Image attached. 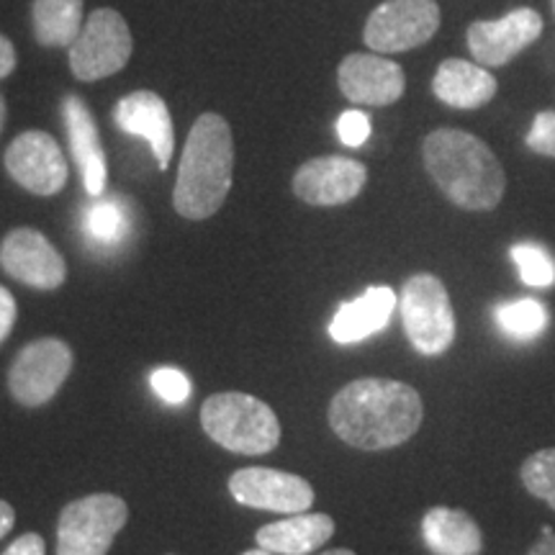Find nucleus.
<instances>
[{"label":"nucleus","mask_w":555,"mask_h":555,"mask_svg":"<svg viewBox=\"0 0 555 555\" xmlns=\"http://www.w3.org/2000/svg\"><path fill=\"white\" fill-rule=\"evenodd\" d=\"M425 406L409 384L393 378H360L330 404V425L347 446L388 450L406 442L422 425Z\"/></svg>","instance_id":"1"},{"label":"nucleus","mask_w":555,"mask_h":555,"mask_svg":"<svg viewBox=\"0 0 555 555\" xmlns=\"http://www.w3.org/2000/svg\"><path fill=\"white\" fill-rule=\"evenodd\" d=\"M425 168L446 196L466 211H491L504 196L506 176L499 157L463 129H437L422 144Z\"/></svg>","instance_id":"2"},{"label":"nucleus","mask_w":555,"mask_h":555,"mask_svg":"<svg viewBox=\"0 0 555 555\" xmlns=\"http://www.w3.org/2000/svg\"><path fill=\"white\" fill-rule=\"evenodd\" d=\"M234 172L232 129L219 114H204L185 139L172 204L180 217H214L229 196Z\"/></svg>","instance_id":"3"},{"label":"nucleus","mask_w":555,"mask_h":555,"mask_svg":"<svg viewBox=\"0 0 555 555\" xmlns=\"http://www.w3.org/2000/svg\"><path fill=\"white\" fill-rule=\"evenodd\" d=\"M201 425L217 446L240 455H266L281 442V422L273 409L240 391L206 399Z\"/></svg>","instance_id":"4"},{"label":"nucleus","mask_w":555,"mask_h":555,"mask_svg":"<svg viewBox=\"0 0 555 555\" xmlns=\"http://www.w3.org/2000/svg\"><path fill=\"white\" fill-rule=\"evenodd\" d=\"M401 322L420 356H442L455 339V314L448 288L433 273H416L401 288Z\"/></svg>","instance_id":"5"},{"label":"nucleus","mask_w":555,"mask_h":555,"mask_svg":"<svg viewBox=\"0 0 555 555\" xmlns=\"http://www.w3.org/2000/svg\"><path fill=\"white\" fill-rule=\"evenodd\" d=\"M129 519L116 494H90L67 504L57 525V555H106Z\"/></svg>","instance_id":"6"},{"label":"nucleus","mask_w":555,"mask_h":555,"mask_svg":"<svg viewBox=\"0 0 555 555\" xmlns=\"http://www.w3.org/2000/svg\"><path fill=\"white\" fill-rule=\"evenodd\" d=\"M131 50L134 41L121 13L99 9L90 13L78 39L69 44V69L78 80H103L127 67Z\"/></svg>","instance_id":"7"},{"label":"nucleus","mask_w":555,"mask_h":555,"mask_svg":"<svg viewBox=\"0 0 555 555\" xmlns=\"http://www.w3.org/2000/svg\"><path fill=\"white\" fill-rule=\"evenodd\" d=\"M440 29V5L435 0H386L367 16L365 44L378 54L414 50Z\"/></svg>","instance_id":"8"},{"label":"nucleus","mask_w":555,"mask_h":555,"mask_svg":"<svg viewBox=\"0 0 555 555\" xmlns=\"http://www.w3.org/2000/svg\"><path fill=\"white\" fill-rule=\"evenodd\" d=\"M73 360V350L62 339L44 337L26 345L11 365V397L24 406L47 404L67 380Z\"/></svg>","instance_id":"9"},{"label":"nucleus","mask_w":555,"mask_h":555,"mask_svg":"<svg viewBox=\"0 0 555 555\" xmlns=\"http://www.w3.org/2000/svg\"><path fill=\"white\" fill-rule=\"evenodd\" d=\"M5 170L34 196H54L67 183V159L47 131H24L5 150Z\"/></svg>","instance_id":"10"},{"label":"nucleus","mask_w":555,"mask_h":555,"mask_svg":"<svg viewBox=\"0 0 555 555\" xmlns=\"http://www.w3.org/2000/svg\"><path fill=\"white\" fill-rule=\"evenodd\" d=\"M0 268L13 281L37 291L60 288L67 278V266L57 247L29 227L13 229L0 242Z\"/></svg>","instance_id":"11"},{"label":"nucleus","mask_w":555,"mask_h":555,"mask_svg":"<svg viewBox=\"0 0 555 555\" xmlns=\"http://www.w3.org/2000/svg\"><path fill=\"white\" fill-rule=\"evenodd\" d=\"M229 491L240 504L278 515H298L314 504V489L307 478L275 468H242L229 478Z\"/></svg>","instance_id":"12"},{"label":"nucleus","mask_w":555,"mask_h":555,"mask_svg":"<svg viewBox=\"0 0 555 555\" xmlns=\"http://www.w3.org/2000/svg\"><path fill=\"white\" fill-rule=\"evenodd\" d=\"M543 34V16L532 9H515L496 21H476L468 29V50L483 67H502Z\"/></svg>","instance_id":"13"},{"label":"nucleus","mask_w":555,"mask_h":555,"mask_svg":"<svg viewBox=\"0 0 555 555\" xmlns=\"http://www.w3.org/2000/svg\"><path fill=\"white\" fill-rule=\"evenodd\" d=\"M367 183L363 163L350 157H317L304 163L294 176V193L311 206H343L358 198Z\"/></svg>","instance_id":"14"},{"label":"nucleus","mask_w":555,"mask_h":555,"mask_svg":"<svg viewBox=\"0 0 555 555\" xmlns=\"http://www.w3.org/2000/svg\"><path fill=\"white\" fill-rule=\"evenodd\" d=\"M337 78L345 99L358 106H391L406 88L404 69L378 54H350L339 65Z\"/></svg>","instance_id":"15"},{"label":"nucleus","mask_w":555,"mask_h":555,"mask_svg":"<svg viewBox=\"0 0 555 555\" xmlns=\"http://www.w3.org/2000/svg\"><path fill=\"white\" fill-rule=\"evenodd\" d=\"M114 119L127 134L147 139L152 155L157 159L159 170H168L172 150H176V134H172V119L168 103L152 90H137L124 95L116 103Z\"/></svg>","instance_id":"16"},{"label":"nucleus","mask_w":555,"mask_h":555,"mask_svg":"<svg viewBox=\"0 0 555 555\" xmlns=\"http://www.w3.org/2000/svg\"><path fill=\"white\" fill-rule=\"evenodd\" d=\"M62 114H65L69 150H73L75 165H78L86 191L93 198H99L103 196V191H106L108 168L106 152L101 147L99 127H95L93 114H90V108L82 103V99H78V95H67Z\"/></svg>","instance_id":"17"},{"label":"nucleus","mask_w":555,"mask_h":555,"mask_svg":"<svg viewBox=\"0 0 555 555\" xmlns=\"http://www.w3.org/2000/svg\"><path fill=\"white\" fill-rule=\"evenodd\" d=\"M399 298L388 286H371L356 301H347L337 309L330 322V335L339 345H356L388 327Z\"/></svg>","instance_id":"18"},{"label":"nucleus","mask_w":555,"mask_h":555,"mask_svg":"<svg viewBox=\"0 0 555 555\" xmlns=\"http://www.w3.org/2000/svg\"><path fill=\"white\" fill-rule=\"evenodd\" d=\"M435 95L450 108H481L496 95V78L483 65L468 60H446L433 80Z\"/></svg>","instance_id":"19"},{"label":"nucleus","mask_w":555,"mask_h":555,"mask_svg":"<svg viewBox=\"0 0 555 555\" xmlns=\"http://www.w3.org/2000/svg\"><path fill=\"white\" fill-rule=\"evenodd\" d=\"M335 535V519L330 515H309L298 512L281 522L258 530V545L275 555H309Z\"/></svg>","instance_id":"20"},{"label":"nucleus","mask_w":555,"mask_h":555,"mask_svg":"<svg viewBox=\"0 0 555 555\" xmlns=\"http://www.w3.org/2000/svg\"><path fill=\"white\" fill-rule=\"evenodd\" d=\"M422 535L435 555H481L483 535L476 519L463 509L435 506L422 519Z\"/></svg>","instance_id":"21"},{"label":"nucleus","mask_w":555,"mask_h":555,"mask_svg":"<svg viewBox=\"0 0 555 555\" xmlns=\"http://www.w3.org/2000/svg\"><path fill=\"white\" fill-rule=\"evenodd\" d=\"M82 232L90 247L111 253L131 234V208L121 198H101L82 217Z\"/></svg>","instance_id":"22"},{"label":"nucleus","mask_w":555,"mask_h":555,"mask_svg":"<svg viewBox=\"0 0 555 555\" xmlns=\"http://www.w3.org/2000/svg\"><path fill=\"white\" fill-rule=\"evenodd\" d=\"M82 29V0H34V31L44 47H69Z\"/></svg>","instance_id":"23"},{"label":"nucleus","mask_w":555,"mask_h":555,"mask_svg":"<svg viewBox=\"0 0 555 555\" xmlns=\"http://www.w3.org/2000/svg\"><path fill=\"white\" fill-rule=\"evenodd\" d=\"M499 330L512 339H535L547 330V309L538 298H519L496 307Z\"/></svg>","instance_id":"24"},{"label":"nucleus","mask_w":555,"mask_h":555,"mask_svg":"<svg viewBox=\"0 0 555 555\" xmlns=\"http://www.w3.org/2000/svg\"><path fill=\"white\" fill-rule=\"evenodd\" d=\"M512 260L519 270L525 286L532 288H551L555 286V258L545 247L535 245V242H517L509 249Z\"/></svg>","instance_id":"25"},{"label":"nucleus","mask_w":555,"mask_h":555,"mask_svg":"<svg viewBox=\"0 0 555 555\" xmlns=\"http://www.w3.org/2000/svg\"><path fill=\"white\" fill-rule=\"evenodd\" d=\"M519 476H522L525 489L532 496L543 499L551 509H555V448L540 450V453L527 457Z\"/></svg>","instance_id":"26"},{"label":"nucleus","mask_w":555,"mask_h":555,"mask_svg":"<svg viewBox=\"0 0 555 555\" xmlns=\"http://www.w3.org/2000/svg\"><path fill=\"white\" fill-rule=\"evenodd\" d=\"M152 388L157 391V397L168 404H185L191 397V380L183 371L178 367H157L152 373Z\"/></svg>","instance_id":"27"},{"label":"nucleus","mask_w":555,"mask_h":555,"mask_svg":"<svg viewBox=\"0 0 555 555\" xmlns=\"http://www.w3.org/2000/svg\"><path fill=\"white\" fill-rule=\"evenodd\" d=\"M527 147L535 155L555 157V111H540L525 137Z\"/></svg>","instance_id":"28"},{"label":"nucleus","mask_w":555,"mask_h":555,"mask_svg":"<svg viewBox=\"0 0 555 555\" xmlns=\"http://www.w3.org/2000/svg\"><path fill=\"white\" fill-rule=\"evenodd\" d=\"M337 134L347 147H363L367 137H371V116L358 108L345 111L337 121Z\"/></svg>","instance_id":"29"},{"label":"nucleus","mask_w":555,"mask_h":555,"mask_svg":"<svg viewBox=\"0 0 555 555\" xmlns=\"http://www.w3.org/2000/svg\"><path fill=\"white\" fill-rule=\"evenodd\" d=\"M13 324H16V298L9 288L0 286V343L11 335Z\"/></svg>","instance_id":"30"},{"label":"nucleus","mask_w":555,"mask_h":555,"mask_svg":"<svg viewBox=\"0 0 555 555\" xmlns=\"http://www.w3.org/2000/svg\"><path fill=\"white\" fill-rule=\"evenodd\" d=\"M3 555H47V545L37 532H26L5 547Z\"/></svg>","instance_id":"31"},{"label":"nucleus","mask_w":555,"mask_h":555,"mask_svg":"<svg viewBox=\"0 0 555 555\" xmlns=\"http://www.w3.org/2000/svg\"><path fill=\"white\" fill-rule=\"evenodd\" d=\"M16 69V50L9 39L0 34V80L9 78V75Z\"/></svg>","instance_id":"32"},{"label":"nucleus","mask_w":555,"mask_h":555,"mask_svg":"<svg viewBox=\"0 0 555 555\" xmlns=\"http://www.w3.org/2000/svg\"><path fill=\"white\" fill-rule=\"evenodd\" d=\"M527 555H555V532L551 527H543V535H540V540L530 547Z\"/></svg>","instance_id":"33"},{"label":"nucleus","mask_w":555,"mask_h":555,"mask_svg":"<svg viewBox=\"0 0 555 555\" xmlns=\"http://www.w3.org/2000/svg\"><path fill=\"white\" fill-rule=\"evenodd\" d=\"M13 525H16V512H13V506L9 502H3V499H0V540L9 535V532L13 530Z\"/></svg>","instance_id":"34"},{"label":"nucleus","mask_w":555,"mask_h":555,"mask_svg":"<svg viewBox=\"0 0 555 555\" xmlns=\"http://www.w3.org/2000/svg\"><path fill=\"white\" fill-rule=\"evenodd\" d=\"M3 127H5V99L0 95V131H3Z\"/></svg>","instance_id":"35"},{"label":"nucleus","mask_w":555,"mask_h":555,"mask_svg":"<svg viewBox=\"0 0 555 555\" xmlns=\"http://www.w3.org/2000/svg\"><path fill=\"white\" fill-rule=\"evenodd\" d=\"M322 555H356V553L347 551V547H335V551H324Z\"/></svg>","instance_id":"36"},{"label":"nucleus","mask_w":555,"mask_h":555,"mask_svg":"<svg viewBox=\"0 0 555 555\" xmlns=\"http://www.w3.org/2000/svg\"><path fill=\"white\" fill-rule=\"evenodd\" d=\"M245 555H275V553H270V551H266V547H255V551H247Z\"/></svg>","instance_id":"37"},{"label":"nucleus","mask_w":555,"mask_h":555,"mask_svg":"<svg viewBox=\"0 0 555 555\" xmlns=\"http://www.w3.org/2000/svg\"><path fill=\"white\" fill-rule=\"evenodd\" d=\"M553 5H555V0H553Z\"/></svg>","instance_id":"38"}]
</instances>
